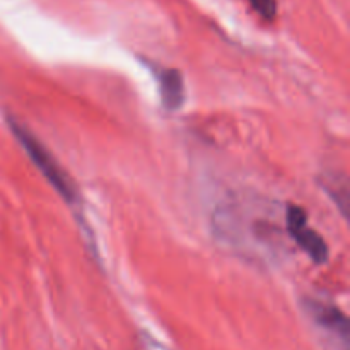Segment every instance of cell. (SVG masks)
Wrapping results in <instances>:
<instances>
[{
	"mask_svg": "<svg viewBox=\"0 0 350 350\" xmlns=\"http://www.w3.org/2000/svg\"><path fill=\"white\" fill-rule=\"evenodd\" d=\"M9 126L12 130L14 137L17 139V142L24 147V150L27 152V156L31 157V161L34 163V166L40 170V173L43 174L48 180V183L58 191L62 198L68 202V204H75L77 200V190H75L74 183H72L70 178L67 176L64 170L60 167L58 161L51 156V152H48L46 147L23 125V123L16 122V120L9 118Z\"/></svg>",
	"mask_w": 350,
	"mask_h": 350,
	"instance_id": "cell-1",
	"label": "cell"
},
{
	"mask_svg": "<svg viewBox=\"0 0 350 350\" xmlns=\"http://www.w3.org/2000/svg\"><path fill=\"white\" fill-rule=\"evenodd\" d=\"M286 226L291 238L314 263H325L328 258V246L317 231L308 226V215L299 205H289L286 211Z\"/></svg>",
	"mask_w": 350,
	"mask_h": 350,
	"instance_id": "cell-2",
	"label": "cell"
},
{
	"mask_svg": "<svg viewBox=\"0 0 350 350\" xmlns=\"http://www.w3.org/2000/svg\"><path fill=\"white\" fill-rule=\"evenodd\" d=\"M306 310L318 327H321L327 332H332L334 335L340 337L344 344H347L349 342L347 318H345V314L342 313L337 306L328 303H321V301L308 299Z\"/></svg>",
	"mask_w": 350,
	"mask_h": 350,
	"instance_id": "cell-3",
	"label": "cell"
},
{
	"mask_svg": "<svg viewBox=\"0 0 350 350\" xmlns=\"http://www.w3.org/2000/svg\"><path fill=\"white\" fill-rule=\"evenodd\" d=\"M161 89V103L166 109H178L185 103L183 77L176 68H154Z\"/></svg>",
	"mask_w": 350,
	"mask_h": 350,
	"instance_id": "cell-4",
	"label": "cell"
},
{
	"mask_svg": "<svg viewBox=\"0 0 350 350\" xmlns=\"http://www.w3.org/2000/svg\"><path fill=\"white\" fill-rule=\"evenodd\" d=\"M253 9L263 17V19L272 21L277 14V0H250Z\"/></svg>",
	"mask_w": 350,
	"mask_h": 350,
	"instance_id": "cell-5",
	"label": "cell"
}]
</instances>
